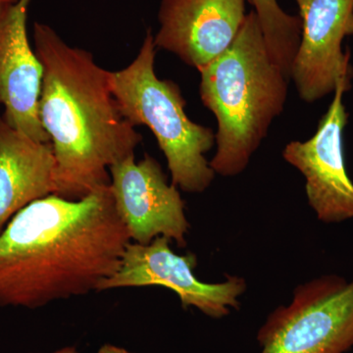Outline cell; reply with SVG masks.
I'll use <instances>...</instances> for the list:
<instances>
[{
	"label": "cell",
	"mask_w": 353,
	"mask_h": 353,
	"mask_svg": "<svg viewBox=\"0 0 353 353\" xmlns=\"http://www.w3.org/2000/svg\"><path fill=\"white\" fill-rule=\"evenodd\" d=\"M97 353H132L127 352L126 350H123V348L113 347L111 345H106L104 347H102L101 350H99Z\"/></svg>",
	"instance_id": "cell-15"
},
{
	"label": "cell",
	"mask_w": 353,
	"mask_h": 353,
	"mask_svg": "<svg viewBox=\"0 0 353 353\" xmlns=\"http://www.w3.org/2000/svg\"><path fill=\"white\" fill-rule=\"evenodd\" d=\"M246 0H161L157 50L196 70L230 48L245 19Z\"/></svg>",
	"instance_id": "cell-10"
},
{
	"label": "cell",
	"mask_w": 353,
	"mask_h": 353,
	"mask_svg": "<svg viewBox=\"0 0 353 353\" xmlns=\"http://www.w3.org/2000/svg\"><path fill=\"white\" fill-rule=\"evenodd\" d=\"M110 187L32 202L0 233V306L34 309L99 292L131 243Z\"/></svg>",
	"instance_id": "cell-1"
},
{
	"label": "cell",
	"mask_w": 353,
	"mask_h": 353,
	"mask_svg": "<svg viewBox=\"0 0 353 353\" xmlns=\"http://www.w3.org/2000/svg\"><path fill=\"white\" fill-rule=\"evenodd\" d=\"M250 2L259 17L271 57L290 78L301 41V19L299 16L290 15L283 10L278 0H250Z\"/></svg>",
	"instance_id": "cell-13"
},
{
	"label": "cell",
	"mask_w": 353,
	"mask_h": 353,
	"mask_svg": "<svg viewBox=\"0 0 353 353\" xmlns=\"http://www.w3.org/2000/svg\"><path fill=\"white\" fill-rule=\"evenodd\" d=\"M350 90L341 83L314 136L290 141L283 150L285 161L305 179L309 205L318 220L327 224L353 219V183L343 153V132L348 122L343 95Z\"/></svg>",
	"instance_id": "cell-8"
},
{
	"label": "cell",
	"mask_w": 353,
	"mask_h": 353,
	"mask_svg": "<svg viewBox=\"0 0 353 353\" xmlns=\"http://www.w3.org/2000/svg\"><path fill=\"white\" fill-rule=\"evenodd\" d=\"M32 39L43 69L39 115L54 153V194L80 201L110 185V167L134 155L143 137L121 113L111 72L92 53L43 23H34Z\"/></svg>",
	"instance_id": "cell-2"
},
{
	"label": "cell",
	"mask_w": 353,
	"mask_h": 353,
	"mask_svg": "<svg viewBox=\"0 0 353 353\" xmlns=\"http://www.w3.org/2000/svg\"><path fill=\"white\" fill-rule=\"evenodd\" d=\"M157 50L152 30H148L137 57L125 68L111 72L113 95L130 124L148 127L154 134L172 183L183 192L201 194L215 179L205 157L216 145L215 132L190 119L179 85L158 78Z\"/></svg>",
	"instance_id": "cell-4"
},
{
	"label": "cell",
	"mask_w": 353,
	"mask_h": 353,
	"mask_svg": "<svg viewBox=\"0 0 353 353\" xmlns=\"http://www.w3.org/2000/svg\"><path fill=\"white\" fill-rule=\"evenodd\" d=\"M202 103L217 120L215 174L240 175L284 111L290 78L271 57L254 10L225 52L197 70Z\"/></svg>",
	"instance_id": "cell-3"
},
{
	"label": "cell",
	"mask_w": 353,
	"mask_h": 353,
	"mask_svg": "<svg viewBox=\"0 0 353 353\" xmlns=\"http://www.w3.org/2000/svg\"><path fill=\"white\" fill-rule=\"evenodd\" d=\"M17 2L18 0H0V21L6 17V14Z\"/></svg>",
	"instance_id": "cell-14"
},
{
	"label": "cell",
	"mask_w": 353,
	"mask_h": 353,
	"mask_svg": "<svg viewBox=\"0 0 353 353\" xmlns=\"http://www.w3.org/2000/svg\"><path fill=\"white\" fill-rule=\"evenodd\" d=\"M301 41L290 80L299 97L313 103L334 94L341 83L352 88L353 67L343 41L353 36V0H294Z\"/></svg>",
	"instance_id": "cell-7"
},
{
	"label": "cell",
	"mask_w": 353,
	"mask_h": 353,
	"mask_svg": "<svg viewBox=\"0 0 353 353\" xmlns=\"http://www.w3.org/2000/svg\"><path fill=\"white\" fill-rule=\"evenodd\" d=\"M109 173L116 211L132 243L148 245L162 236L179 248L187 245L185 202L157 159L146 154L136 162L132 155L111 166Z\"/></svg>",
	"instance_id": "cell-9"
},
{
	"label": "cell",
	"mask_w": 353,
	"mask_h": 353,
	"mask_svg": "<svg viewBox=\"0 0 353 353\" xmlns=\"http://www.w3.org/2000/svg\"><path fill=\"white\" fill-rule=\"evenodd\" d=\"M170 241L162 236L148 245L131 241L123 254L120 268L101 283L99 292L160 285L175 292L183 308H197L215 319L226 317L231 309H240L239 299L246 290L245 279L226 276L222 283L201 282L194 273L196 254H176Z\"/></svg>",
	"instance_id": "cell-6"
},
{
	"label": "cell",
	"mask_w": 353,
	"mask_h": 353,
	"mask_svg": "<svg viewBox=\"0 0 353 353\" xmlns=\"http://www.w3.org/2000/svg\"><path fill=\"white\" fill-rule=\"evenodd\" d=\"M55 164L51 143L29 138L0 115V233L21 209L55 194Z\"/></svg>",
	"instance_id": "cell-12"
},
{
	"label": "cell",
	"mask_w": 353,
	"mask_h": 353,
	"mask_svg": "<svg viewBox=\"0 0 353 353\" xmlns=\"http://www.w3.org/2000/svg\"><path fill=\"white\" fill-rule=\"evenodd\" d=\"M260 353H347L353 347V280L324 275L297 285L257 333Z\"/></svg>",
	"instance_id": "cell-5"
},
{
	"label": "cell",
	"mask_w": 353,
	"mask_h": 353,
	"mask_svg": "<svg viewBox=\"0 0 353 353\" xmlns=\"http://www.w3.org/2000/svg\"><path fill=\"white\" fill-rule=\"evenodd\" d=\"M53 353H78V352L74 347H65L63 350H60Z\"/></svg>",
	"instance_id": "cell-16"
},
{
	"label": "cell",
	"mask_w": 353,
	"mask_h": 353,
	"mask_svg": "<svg viewBox=\"0 0 353 353\" xmlns=\"http://www.w3.org/2000/svg\"><path fill=\"white\" fill-rule=\"evenodd\" d=\"M31 0H18L0 21V106L4 120L34 141L50 143L39 115L43 65L28 37Z\"/></svg>",
	"instance_id": "cell-11"
}]
</instances>
